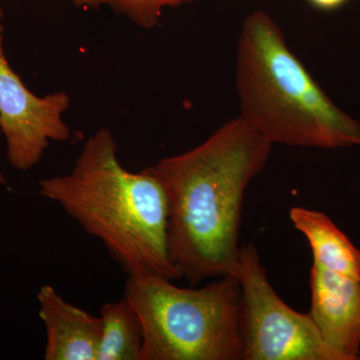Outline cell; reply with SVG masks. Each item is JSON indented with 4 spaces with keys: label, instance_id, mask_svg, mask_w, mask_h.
Wrapping results in <instances>:
<instances>
[{
    "label": "cell",
    "instance_id": "obj_3",
    "mask_svg": "<svg viewBox=\"0 0 360 360\" xmlns=\"http://www.w3.org/2000/svg\"><path fill=\"white\" fill-rule=\"evenodd\" d=\"M236 84L239 117L272 146H359L360 123L329 98L266 11H252L241 26Z\"/></svg>",
    "mask_w": 360,
    "mask_h": 360
},
{
    "label": "cell",
    "instance_id": "obj_13",
    "mask_svg": "<svg viewBox=\"0 0 360 360\" xmlns=\"http://www.w3.org/2000/svg\"><path fill=\"white\" fill-rule=\"evenodd\" d=\"M7 180L6 177L4 176V174H2L1 170H0V186H6Z\"/></svg>",
    "mask_w": 360,
    "mask_h": 360
},
{
    "label": "cell",
    "instance_id": "obj_8",
    "mask_svg": "<svg viewBox=\"0 0 360 360\" xmlns=\"http://www.w3.org/2000/svg\"><path fill=\"white\" fill-rule=\"evenodd\" d=\"M46 345L45 360H96L101 338V317L65 300L46 284L37 293Z\"/></svg>",
    "mask_w": 360,
    "mask_h": 360
},
{
    "label": "cell",
    "instance_id": "obj_9",
    "mask_svg": "<svg viewBox=\"0 0 360 360\" xmlns=\"http://www.w3.org/2000/svg\"><path fill=\"white\" fill-rule=\"evenodd\" d=\"M290 217L295 229L309 241L314 264L360 281V251L328 215L295 206Z\"/></svg>",
    "mask_w": 360,
    "mask_h": 360
},
{
    "label": "cell",
    "instance_id": "obj_1",
    "mask_svg": "<svg viewBox=\"0 0 360 360\" xmlns=\"http://www.w3.org/2000/svg\"><path fill=\"white\" fill-rule=\"evenodd\" d=\"M271 149L238 116L200 146L149 167L167 193L170 257L193 285L231 276L240 250L245 191Z\"/></svg>",
    "mask_w": 360,
    "mask_h": 360
},
{
    "label": "cell",
    "instance_id": "obj_2",
    "mask_svg": "<svg viewBox=\"0 0 360 360\" xmlns=\"http://www.w3.org/2000/svg\"><path fill=\"white\" fill-rule=\"evenodd\" d=\"M117 149L110 129L97 130L68 174L40 180L39 194L98 238L127 276L181 278L170 257L165 187L149 167L125 169Z\"/></svg>",
    "mask_w": 360,
    "mask_h": 360
},
{
    "label": "cell",
    "instance_id": "obj_6",
    "mask_svg": "<svg viewBox=\"0 0 360 360\" xmlns=\"http://www.w3.org/2000/svg\"><path fill=\"white\" fill-rule=\"evenodd\" d=\"M1 18L0 9V134L11 167L27 172L39 165L51 142L70 139L63 120L70 97L65 91L39 96L26 86L6 58Z\"/></svg>",
    "mask_w": 360,
    "mask_h": 360
},
{
    "label": "cell",
    "instance_id": "obj_10",
    "mask_svg": "<svg viewBox=\"0 0 360 360\" xmlns=\"http://www.w3.org/2000/svg\"><path fill=\"white\" fill-rule=\"evenodd\" d=\"M101 338L96 360H141L143 328L127 296L99 310Z\"/></svg>",
    "mask_w": 360,
    "mask_h": 360
},
{
    "label": "cell",
    "instance_id": "obj_12",
    "mask_svg": "<svg viewBox=\"0 0 360 360\" xmlns=\"http://www.w3.org/2000/svg\"><path fill=\"white\" fill-rule=\"evenodd\" d=\"M314 8L321 11H333L345 6L349 0H307Z\"/></svg>",
    "mask_w": 360,
    "mask_h": 360
},
{
    "label": "cell",
    "instance_id": "obj_14",
    "mask_svg": "<svg viewBox=\"0 0 360 360\" xmlns=\"http://www.w3.org/2000/svg\"><path fill=\"white\" fill-rule=\"evenodd\" d=\"M359 146H360V141H359Z\"/></svg>",
    "mask_w": 360,
    "mask_h": 360
},
{
    "label": "cell",
    "instance_id": "obj_5",
    "mask_svg": "<svg viewBox=\"0 0 360 360\" xmlns=\"http://www.w3.org/2000/svg\"><path fill=\"white\" fill-rule=\"evenodd\" d=\"M231 276L240 285L243 360H345L326 345L309 314L279 297L255 245L240 246Z\"/></svg>",
    "mask_w": 360,
    "mask_h": 360
},
{
    "label": "cell",
    "instance_id": "obj_11",
    "mask_svg": "<svg viewBox=\"0 0 360 360\" xmlns=\"http://www.w3.org/2000/svg\"><path fill=\"white\" fill-rule=\"evenodd\" d=\"M78 8L108 7L118 15L125 16L135 25L151 30L160 23L163 11L176 8L200 0H70Z\"/></svg>",
    "mask_w": 360,
    "mask_h": 360
},
{
    "label": "cell",
    "instance_id": "obj_7",
    "mask_svg": "<svg viewBox=\"0 0 360 360\" xmlns=\"http://www.w3.org/2000/svg\"><path fill=\"white\" fill-rule=\"evenodd\" d=\"M310 290L309 314L326 345L345 360L360 359V281L314 264Z\"/></svg>",
    "mask_w": 360,
    "mask_h": 360
},
{
    "label": "cell",
    "instance_id": "obj_4",
    "mask_svg": "<svg viewBox=\"0 0 360 360\" xmlns=\"http://www.w3.org/2000/svg\"><path fill=\"white\" fill-rule=\"evenodd\" d=\"M129 276L124 295L143 328L141 360H243L241 290L233 276L198 288Z\"/></svg>",
    "mask_w": 360,
    "mask_h": 360
}]
</instances>
